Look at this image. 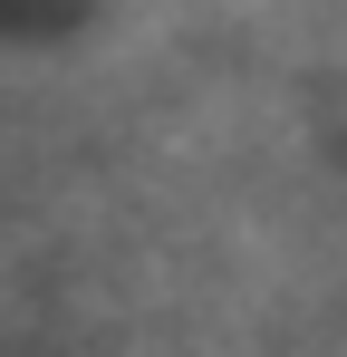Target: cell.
<instances>
[{
	"label": "cell",
	"instance_id": "1",
	"mask_svg": "<svg viewBox=\"0 0 347 357\" xmlns=\"http://www.w3.org/2000/svg\"><path fill=\"white\" fill-rule=\"evenodd\" d=\"M58 10H77V0H0V29H39V20H58Z\"/></svg>",
	"mask_w": 347,
	"mask_h": 357
}]
</instances>
